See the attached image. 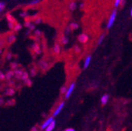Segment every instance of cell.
Returning a JSON list of instances; mask_svg holds the SVG:
<instances>
[{
	"instance_id": "6da1fadb",
	"label": "cell",
	"mask_w": 132,
	"mask_h": 131,
	"mask_svg": "<svg viewBox=\"0 0 132 131\" xmlns=\"http://www.w3.org/2000/svg\"><path fill=\"white\" fill-rule=\"evenodd\" d=\"M116 17H117V10H114L112 12V13H111V15H110V17H109V21H108V22H107V28H110L113 25V24H114V22H115V20H116Z\"/></svg>"
},
{
	"instance_id": "7a4b0ae2",
	"label": "cell",
	"mask_w": 132,
	"mask_h": 131,
	"mask_svg": "<svg viewBox=\"0 0 132 131\" xmlns=\"http://www.w3.org/2000/svg\"><path fill=\"white\" fill-rule=\"evenodd\" d=\"M88 39H89V36L87 34H85V33H82V34H81V35H79L78 36L79 42H81V43H82V44L87 43V41H88Z\"/></svg>"
},
{
	"instance_id": "3957f363",
	"label": "cell",
	"mask_w": 132,
	"mask_h": 131,
	"mask_svg": "<svg viewBox=\"0 0 132 131\" xmlns=\"http://www.w3.org/2000/svg\"><path fill=\"white\" fill-rule=\"evenodd\" d=\"M75 87H76L75 83H72L68 87V90H67V91H66V93H65V98H67V99H68V98L70 97V95L72 94V91L74 90Z\"/></svg>"
},
{
	"instance_id": "277c9868",
	"label": "cell",
	"mask_w": 132,
	"mask_h": 131,
	"mask_svg": "<svg viewBox=\"0 0 132 131\" xmlns=\"http://www.w3.org/2000/svg\"><path fill=\"white\" fill-rule=\"evenodd\" d=\"M53 120H54V118L53 117H49V118H47L43 122V123L41 125V129H46V128L50 125V123H51Z\"/></svg>"
},
{
	"instance_id": "5b68a950",
	"label": "cell",
	"mask_w": 132,
	"mask_h": 131,
	"mask_svg": "<svg viewBox=\"0 0 132 131\" xmlns=\"http://www.w3.org/2000/svg\"><path fill=\"white\" fill-rule=\"evenodd\" d=\"M64 102L62 101V102L58 105V107L55 109V111H54V113H53V116H57V115L61 111V110H62V108H64Z\"/></svg>"
},
{
	"instance_id": "8992f818",
	"label": "cell",
	"mask_w": 132,
	"mask_h": 131,
	"mask_svg": "<svg viewBox=\"0 0 132 131\" xmlns=\"http://www.w3.org/2000/svg\"><path fill=\"white\" fill-rule=\"evenodd\" d=\"M109 97L108 94H104L101 97V103H102V105H105V104H107V102L109 101Z\"/></svg>"
},
{
	"instance_id": "52a82bcc",
	"label": "cell",
	"mask_w": 132,
	"mask_h": 131,
	"mask_svg": "<svg viewBox=\"0 0 132 131\" xmlns=\"http://www.w3.org/2000/svg\"><path fill=\"white\" fill-rule=\"evenodd\" d=\"M55 124H56V123H55V121L54 119L51 123H50V125L46 128L45 130H46V131H51V130H53L54 129V127H55Z\"/></svg>"
},
{
	"instance_id": "ba28073f",
	"label": "cell",
	"mask_w": 132,
	"mask_h": 131,
	"mask_svg": "<svg viewBox=\"0 0 132 131\" xmlns=\"http://www.w3.org/2000/svg\"><path fill=\"white\" fill-rule=\"evenodd\" d=\"M90 60H91V57L90 56H87L85 59V61H84V68L86 69L88 68L89 64H90Z\"/></svg>"
},
{
	"instance_id": "9c48e42d",
	"label": "cell",
	"mask_w": 132,
	"mask_h": 131,
	"mask_svg": "<svg viewBox=\"0 0 132 131\" xmlns=\"http://www.w3.org/2000/svg\"><path fill=\"white\" fill-rule=\"evenodd\" d=\"M61 52V47L58 44H56L54 47V53L55 54H59Z\"/></svg>"
},
{
	"instance_id": "30bf717a",
	"label": "cell",
	"mask_w": 132,
	"mask_h": 131,
	"mask_svg": "<svg viewBox=\"0 0 132 131\" xmlns=\"http://www.w3.org/2000/svg\"><path fill=\"white\" fill-rule=\"evenodd\" d=\"M69 27L71 28L72 31H74V30H76L79 28V24L77 23H75V22H72L70 24H69Z\"/></svg>"
},
{
	"instance_id": "8fae6325",
	"label": "cell",
	"mask_w": 132,
	"mask_h": 131,
	"mask_svg": "<svg viewBox=\"0 0 132 131\" xmlns=\"http://www.w3.org/2000/svg\"><path fill=\"white\" fill-rule=\"evenodd\" d=\"M69 8L71 11H73L76 9V3L75 2H71L69 4Z\"/></svg>"
},
{
	"instance_id": "7c38bea8",
	"label": "cell",
	"mask_w": 132,
	"mask_h": 131,
	"mask_svg": "<svg viewBox=\"0 0 132 131\" xmlns=\"http://www.w3.org/2000/svg\"><path fill=\"white\" fill-rule=\"evenodd\" d=\"M61 42L62 45H66V44H68L69 42V39L68 37H66V36H62L61 39Z\"/></svg>"
},
{
	"instance_id": "4fadbf2b",
	"label": "cell",
	"mask_w": 132,
	"mask_h": 131,
	"mask_svg": "<svg viewBox=\"0 0 132 131\" xmlns=\"http://www.w3.org/2000/svg\"><path fill=\"white\" fill-rule=\"evenodd\" d=\"M104 39H105V35H104V34L101 35L100 37H99V39H98V41H97V45H98V46H99V45H101V44L102 43Z\"/></svg>"
},
{
	"instance_id": "5bb4252c",
	"label": "cell",
	"mask_w": 132,
	"mask_h": 131,
	"mask_svg": "<svg viewBox=\"0 0 132 131\" xmlns=\"http://www.w3.org/2000/svg\"><path fill=\"white\" fill-rule=\"evenodd\" d=\"M15 39H16V37H15V36H14V35H10V36L7 38V39H8V42H9L10 43H11V42H14Z\"/></svg>"
},
{
	"instance_id": "9a60e30c",
	"label": "cell",
	"mask_w": 132,
	"mask_h": 131,
	"mask_svg": "<svg viewBox=\"0 0 132 131\" xmlns=\"http://www.w3.org/2000/svg\"><path fill=\"white\" fill-rule=\"evenodd\" d=\"M121 2H122V0H115V2H114V7L115 8L119 7V6L120 5V3Z\"/></svg>"
},
{
	"instance_id": "2e32d148",
	"label": "cell",
	"mask_w": 132,
	"mask_h": 131,
	"mask_svg": "<svg viewBox=\"0 0 132 131\" xmlns=\"http://www.w3.org/2000/svg\"><path fill=\"white\" fill-rule=\"evenodd\" d=\"M74 50H75V52L78 54H79V53L81 52V48H80L79 46H75V47H74Z\"/></svg>"
},
{
	"instance_id": "e0dca14e",
	"label": "cell",
	"mask_w": 132,
	"mask_h": 131,
	"mask_svg": "<svg viewBox=\"0 0 132 131\" xmlns=\"http://www.w3.org/2000/svg\"><path fill=\"white\" fill-rule=\"evenodd\" d=\"M21 28V25L19 24H16L13 27V29H14L15 31H18Z\"/></svg>"
},
{
	"instance_id": "ac0fdd59",
	"label": "cell",
	"mask_w": 132,
	"mask_h": 131,
	"mask_svg": "<svg viewBox=\"0 0 132 131\" xmlns=\"http://www.w3.org/2000/svg\"><path fill=\"white\" fill-rule=\"evenodd\" d=\"M21 78L23 79V80H26V79H28V73L27 72H23V74H22V75H21Z\"/></svg>"
},
{
	"instance_id": "d6986e66",
	"label": "cell",
	"mask_w": 132,
	"mask_h": 131,
	"mask_svg": "<svg viewBox=\"0 0 132 131\" xmlns=\"http://www.w3.org/2000/svg\"><path fill=\"white\" fill-rule=\"evenodd\" d=\"M39 1H40V0H32V1H31L29 3V5H36L37 3H39Z\"/></svg>"
},
{
	"instance_id": "ffe728a7",
	"label": "cell",
	"mask_w": 132,
	"mask_h": 131,
	"mask_svg": "<svg viewBox=\"0 0 132 131\" xmlns=\"http://www.w3.org/2000/svg\"><path fill=\"white\" fill-rule=\"evenodd\" d=\"M34 50H35V52L37 53V54H39L40 53V50H39V47L38 45H35L34 46Z\"/></svg>"
},
{
	"instance_id": "44dd1931",
	"label": "cell",
	"mask_w": 132,
	"mask_h": 131,
	"mask_svg": "<svg viewBox=\"0 0 132 131\" xmlns=\"http://www.w3.org/2000/svg\"><path fill=\"white\" fill-rule=\"evenodd\" d=\"M67 90H68L67 87H66V86H63V87H61V93H65L66 91H67Z\"/></svg>"
},
{
	"instance_id": "7402d4cb",
	"label": "cell",
	"mask_w": 132,
	"mask_h": 131,
	"mask_svg": "<svg viewBox=\"0 0 132 131\" xmlns=\"http://www.w3.org/2000/svg\"><path fill=\"white\" fill-rule=\"evenodd\" d=\"M5 8V3H0V13L3 11V10Z\"/></svg>"
},
{
	"instance_id": "603a6c76",
	"label": "cell",
	"mask_w": 132,
	"mask_h": 131,
	"mask_svg": "<svg viewBox=\"0 0 132 131\" xmlns=\"http://www.w3.org/2000/svg\"><path fill=\"white\" fill-rule=\"evenodd\" d=\"M15 74L19 75V76L21 77V75H22V74H23V72H21V70H16V71H15Z\"/></svg>"
},
{
	"instance_id": "cb8c5ba5",
	"label": "cell",
	"mask_w": 132,
	"mask_h": 131,
	"mask_svg": "<svg viewBox=\"0 0 132 131\" xmlns=\"http://www.w3.org/2000/svg\"><path fill=\"white\" fill-rule=\"evenodd\" d=\"M13 75V72H9L8 73H7V75H6V77L7 78H11V75Z\"/></svg>"
},
{
	"instance_id": "d4e9b609",
	"label": "cell",
	"mask_w": 132,
	"mask_h": 131,
	"mask_svg": "<svg viewBox=\"0 0 132 131\" xmlns=\"http://www.w3.org/2000/svg\"><path fill=\"white\" fill-rule=\"evenodd\" d=\"M24 25H25L27 28H30V27L31 26V22H29V21H26L25 24H24Z\"/></svg>"
},
{
	"instance_id": "484cf974",
	"label": "cell",
	"mask_w": 132,
	"mask_h": 131,
	"mask_svg": "<svg viewBox=\"0 0 132 131\" xmlns=\"http://www.w3.org/2000/svg\"><path fill=\"white\" fill-rule=\"evenodd\" d=\"M25 83H27V84H28V86H31V81L29 78H28V79L25 80Z\"/></svg>"
},
{
	"instance_id": "4316f807",
	"label": "cell",
	"mask_w": 132,
	"mask_h": 131,
	"mask_svg": "<svg viewBox=\"0 0 132 131\" xmlns=\"http://www.w3.org/2000/svg\"><path fill=\"white\" fill-rule=\"evenodd\" d=\"M65 131H75V129L73 128H68V129H66Z\"/></svg>"
},
{
	"instance_id": "83f0119b",
	"label": "cell",
	"mask_w": 132,
	"mask_h": 131,
	"mask_svg": "<svg viewBox=\"0 0 132 131\" xmlns=\"http://www.w3.org/2000/svg\"><path fill=\"white\" fill-rule=\"evenodd\" d=\"M84 3H81V4L79 5V8H80V9H84Z\"/></svg>"
},
{
	"instance_id": "f1b7e54d",
	"label": "cell",
	"mask_w": 132,
	"mask_h": 131,
	"mask_svg": "<svg viewBox=\"0 0 132 131\" xmlns=\"http://www.w3.org/2000/svg\"><path fill=\"white\" fill-rule=\"evenodd\" d=\"M39 34H40V31H36V36H37V35L39 36Z\"/></svg>"
},
{
	"instance_id": "f546056e",
	"label": "cell",
	"mask_w": 132,
	"mask_h": 131,
	"mask_svg": "<svg viewBox=\"0 0 132 131\" xmlns=\"http://www.w3.org/2000/svg\"><path fill=\"white\" fill-rule=\"evenodd\" d=\"M40 21H41V19H38V20L36 21V24H39V23H40Z\"/></svg>"
},
{
	"instance_id": "4dcf8cb0",
	"label": "cell",
	"mask_w": 132,
	"mask_h": 131,
	"mask_svg": "<svg viewBox=\"0 0 132 131\" xmlns=\"http://www.w3.org/2000/svg\"><path fill=\"white\" fill-rule=\"evenodd\" d=\"M21 17H25V16H26V13H21Z\"/></svg>"
},
{
	"instance_id": "1f68e13d",
	"label": "cell",
	"mask_w": 132,
	"mask_h": 131,
	"mask_svg": "<svg viewBox=\"0 0 132 131\" xmlns=\"http://www.w3.org/2000/svg\"><path fill=\"white\" fill-rule=\"evenodd\" d=\"M130 16H131V18H132V8L130 10Z\"/></svg>"
},
{
	"instance_id": "d6a6232c",
	"label": "cell",
	"mask_w": 132,
	"mask_h": 131,
	"mask_svg": "<svg viewBox=\"0 0 132 131\" xmlns=\"http://www.w3.org/2000/svg\"><path fill=\"white\" fill-rule=\"evenodd\" d=\"M1 52H2V51H1V50H0V54H1Z\"/></svg>"
}]
</instances>
